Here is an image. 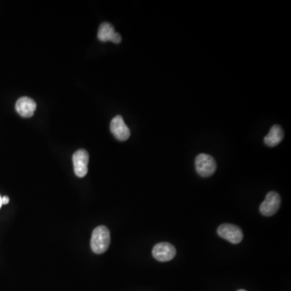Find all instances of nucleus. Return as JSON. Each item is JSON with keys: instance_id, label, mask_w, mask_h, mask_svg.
I'll return each mask as SVG.
<instances>
[{"instance_id": "obj_1", "label": "nucleus", "mask_w": 291, "mask_h": 291, "mask_svg": "<svg viewBox=\"0 0 291 291\" xmlns=\"http://www.w3.org/2000/svg\"><path fill=\"white\" fill-rule=\"evenodd\" d=\"M110 232L107 227L100 226L94 229L91 239V248L95 253L102 254L110 247Z\"/></svg>"}, {"instance_id": "obj_2", "label": "nucleus", "mask_w": 291, "mask_h": 291, "mask_svg": "<svg viewBox=\"0 0 291 291\" xmlns=\"http://www.w3.org/2000/svg\"><path fill=\"white\" fill-rule=\"evenodd\" d=\"M195 168L197 173L203 177H209L215 172L217 163L211 155L200 154L195 160Z\"/></svg>"}, {"instance_id": "obj_3", "label": "nucleus", "mask_w": 291, "mask_h": 291, "mask_svg": "<svg viewBox=\"0 0 291 291\" xmlns=\"http://www.w3.org/2000/svg\"><path fill=\"white\" fill-rule=\"evenodd\" d=\"M281 203V197L277 192H269L267 193L265 201L260 206V212L266 217L274 215L279 210Z\"/></svg>"}, {"instance_id": "obj_4", "label": "nucleus", "mask_w": 291, "mask_h": 291, "mask_svg": "<svg viewBox=\"0 0 291 291\" xmlns=\"http://www.w3.org/2000/svg\"><path fill=\"white\" fill-rule=\"evenodd\" d=\"M217 234L221 238L233 244H240L244 238V234L240 227L233 224H223L217 228Z\"/></svg>"}, {"instance_id": "obj_5", "label": "nucleus", "mask_w": 291, "mask_h": 291, "mask_svg": "<svg viewBox=\"0 0 291 291\" xmlns=\"http://www.w3.org/2000/svg\"><path fill=\"white\" fill-rule=\"evenodd\" d=\"M176 250L169 243L163 242L156 244L152 250V255L159 262L172 261L176 257Z\"/></svg>"}, {"instance_id": "obj_6", "label": "nucleus", "mask_w": 291, "mask_h": 291, "mask_svg": "<svg viewBox=\"0 0 291 291\" xmlns=\"http://www.w3.org/2000/svg\"><path fill=\"white\" fill-rule=\"evenodd\" d=\"M75 173L78 177H84L87 174L89 155L85 150H79L72 156Z\"/></svg>"}, {"instance_id": "obj_7", "label": "nucleus", "mask_w": 291, "mask_h": 291, "mask_svg": "<svg viewBox=\"0 0 291 291\" xmlns=\"http://www.w3.org/2000/svg\"><path fill=\"white\" fill-rule=\"evenodd\" d=\"M110 131L114 136L119 141H126L131 136V131L125 125V121L121 116L117 115L110 123Z\"/></svg>"}, {"instance_id": "obj_8", "label": "nucleus", "mask_w": 291, "mask_h": 291, "mask_svg": "<svg viewBox=\"0 0 291 291\" xmlns=\"http://www.w3.org/2000/svg\"><path fill=\"white\" fill-rule=\"evenodd\" d=\"M36 108V102L29 97H21L15 104V110L17 111L18 114L21 117H26V118L32 117L34 114Z\"/></svg>"}, {"instance_id": "obj_9", "label": "nucleus", "mask_w": 291, "mask_h": 291, "mask_svg": "<svg viewBox=\"0 0 291 291\" xmlns=\"http://www.w3.org/2000/svg\"><path fill=\"white\" fill-rule=\"evenodd\" d=\"M98 39L101 42H112L118 44L121 42V37L115 32L114 26L110 23H103L98 30Z\"/></svg>"}, {"instance_id": "obj_10", "label": "nucleus", "mask_w": 291, "mask_h": 291, "mask_svg": "<svg viewBox=\"0 0 291 291\" xmlns=\"http://www.w3.org/2000/svg\"><path fill=\"white\" fill-rule=\"evenodd\" d=\"M283 138L284 132L282 127L278 125H274L264 138V141L267 146L274 148L281 143Z\"/></svg>"}, {"instance_id": "obj_11", "label": "nucleus", "mask_w": 291, "mask_h": 291, "mask_svg": "<svg viewBox=\"0 0 291 291\" xmlns=\"http://www.w3.org/2000/svg\"><path fill=\"white\" fill-rule=\"evenodd\" d=\"M10 199L9 197H7V196H4V197H2V203L3 205H7L9 203Z\"/></svg>"}, {"instance_id": "obj_12", "label": "nucleus", "mask_w": 291, "mask_h": 291, "mask_svg": "<svg viewBox=\"0 0 291 291\" xmlns=\"http://www.w3.org/2000/svg\"><path fill=\"white\" fill-rule=\"evenodd\" d=\"M2 197H1V196H0V208H1V207H2Z\"/></svg>"}, {"instance_id": "obj_13", "label": "nucleus", "mask_w": 291, "mask_h": 291, "mask_svg": "<svg viewBox=\"0 0 291 291\" xmlns=\"http://www.w3.org/2000/svg\"><path fill=\"white\" fill-rule=\"evenodd\" d=\"M237 291H247V290H245V289H239V290Z\"/></svg>"}]
</instances>
